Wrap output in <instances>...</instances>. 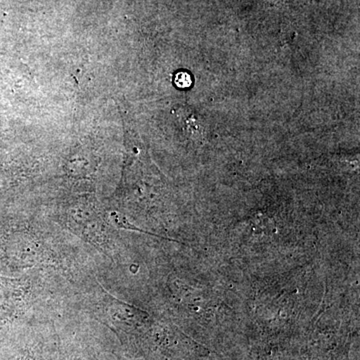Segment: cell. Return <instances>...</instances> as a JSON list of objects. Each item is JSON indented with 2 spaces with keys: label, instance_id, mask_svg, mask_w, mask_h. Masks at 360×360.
I'll return each mask as SVG.
<instances>
[{
  "label": "cell",
  "instance_id": "obj_2",
  "mask_svg": "<svg viewBox=\"0 0 360 360\" xmlns=\"http://www.w3.org/2000/svg\"><path fill=\"white\" fill-rule=\"evenodd\" d=\"M193 84V79H191V75L187 72H179L175 75V84L179 87V89H187L191 86Z\"/></svg>",
  "mask_w": 360,
  "mask_h": 360
},
{
  "label": "cell",
  "instance_id": "obj_1",
  "mask_svg": "<svg viewBox=\"0 0 360 360\" xmlns=\"http://www.w3.org/2000/svg\"><path fill=\"white\" fill-rule=\"evenodd\" d=\"M110 219H112V221L115 222L116 226L120 227L122 229H127V231H134L142 232V233L150 234V236H156V238H161V236H158V234L151 233V232H148L146 231H142L139 227L135 226V225L130 224L129 220L125 219L123 215L118 214V213L112 212L110 214Z\"/></svg>",
  "mask_w": 360,
  "mask_h": 360
}]
</instances>
